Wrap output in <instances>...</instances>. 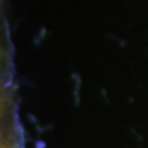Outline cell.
Wrapping results in <instances>:
<instances>
[{"instance_id": "1", "label": "cell", "mask_w": 148, "mask_h": 148, "mask_svg": "<svg viewBox=\"0 0 148 148\" xmlns=\"http://www.w3.org/2000/svg\"><path fill=\"white\" fill-rule=\"evenodd\" d=\"M0 148H21L15 125L6 130L3 134H0Z\"/></svg>"}]
</instances>
